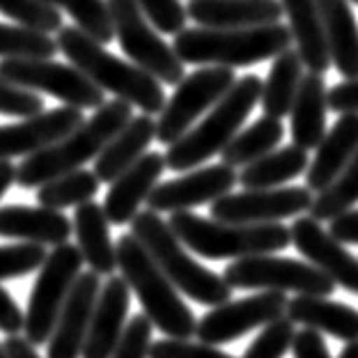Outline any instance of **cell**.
<instances>
[{"label": "cell", "mask_w": 358, "mask_h": 358, "mask_svg": "<svg viewBox=\"0 0 358 358\" xmlns=\"http://www.w3.org/2000/svg\"><path fill=\"white\" fill-rule=\"evenodd\" d=\"M131 120V103L124 99H113L99 106L94 115L85 120L76 131L64 136L62 141L30 154L16 166V184L23 189H39L51 179L80 170L87 161H94L101 150L120 134Z\"/></svg>", "instance_id": "cell-1"}, {"label": "cell", "mask_w": 358, "mask_h": 358, "mask_svg": "<svg viewBox=\"0 0 358 358\" xmlns=\"http://www.w3.org/2000/svg\"><path fill=\"white\" fill-rule=\"evenodd\" d=\"M60 53L80 69L83 74L99 85L103 92H113L115 99H124L138 106L148 115L161 113L166 106L164 83L154 78L150 71L141 69L134 62H127L108 53L103 44L94 42L76 26H62L58 32Z\"/></svg>", "instance_id": "cell-2"}, {"label": "cell", "mask_w": 358, "mask_h": 358, "mask_svg": "<svg viewBox=\"0 0 358 358\" xmlns=\"http://www.w3.org/2000/svg\"><path fill=\"white\" fill-rule=\"evenodd\" d=\"M294 42L289 26L271 23L255 28H184L175 35L173 48L184 64L248 67L271 60Z\"/></svg>", "instance_id": "cell-3"}, {"label": "cell", "mask_w": 358, "mask_h": 358, "mask_svg": "<svg viewBox=\"0 0 358 358\" xmlns=\"http://www.w3.org/2000/svg\"><path fill=\"white\" fill-rule=\"evenodd\" d=\"M117 268L124 275L131 292H136L145 315L168 338L189 340L195 336L198 320L168 275L154 262L148 248L131 232L117 239Z\"/></svg>", "instance_id": "cell-4"}, {"label": "cell", "mask_w": 358, "mask_h": 358, "mask_svg": "<svg viewBox=\"0 0 358 358\" xmlns=\"http://www.w3.org/2000/svg\"><path fill=\"white\" fill-rule=\"evenodd\" d=\"M168 225L186 248L207 259L266 255L292 243V230L282 223H225L191 211H173Z\"/></svg>", "instance_id": "cell-5"}, {"label": "cell", "mask_w": 358, "mask_h": 358, "mask_svg": "<svg viewBox=\"0 0 358 358\" xmlns=\"http://www.w3.org/2000/svg\"><path fill=\"white\" fill-rule=\"evenodd\" d=\"M131 234L148 248V253L168 275L170 282L195 303L216 308L230 301L232 287L225 282L223 275L195 262L186 253L182 239L173 232V227L159 216V211H138L131 221Z\"/></svg>", "instance_id": "cell-6"}, {"label": "cell", "mask_w": 358, "mask_h": 358, "mask_svg": "<svg viewBox=\"0 0 358 358\" xmlns=\"http://www.w3.org/2000/svg\"><path fill=\"white\" fill-rule=\"evenodd\" d=\"M262 87L264 83L255 74L237 80L198 127L186 131L179 141L170 145L166 152L168 168L175 173H186V170L221 154L227 148V143L239 134L241 124L255 108V103L262 99Z\"/></svg>", "instance_id": "cell-7"}, {"label": "cell", "mask_w": 358, "mask_h": 358, "mask_svg": "<svg viewBox=\"0 0 358 358\" xmlns=\"http://www.w3.org/2000/svg\"><path fill=\"white\" fill-rule=\"evenodd\" d=\"M83 253L74 243H60L51 250L46 262L39 268V275L32 287V294L26 310V338L32 345H44L51 340L53 329L58 324L64 301L69 299L71 287L83 273Z\"/></svg>", "instance_id": "cell-8"}, {"label": "cell", "mask_w": 358, "mask_h": 358, "mask_svg": "<svg viewBox=\"0 0 358 358\" xmlns=\"http://www.w3.org/2000/svg\"><path fill=\"white\" fill-rule=\"evenodd\" d=\"M223 278L232 289L296 292V294L308 296H331L336 292V282L322 268L273 253L234 259L232 264L225 266Z\"/></svg>", "instance_id": "cell-9"}, {"label": "cell", "mask_w": 358, "mask_h": 358, "mask_svg": "<svg viewBox=\"0 0 358 358\" xmlns=\"http://www.w3.org/2000/svg\"><path fill=\"white\" fill-rule=\"evenodd\" d=\"M115 39L129 60L141 69L150 71L161 83L179 85L184 80V62L179 60L173 46H168L159 32L150 26L148 14L138 0H108Z\"/></svg>", "instance_id": "cell-10"}, {"label": "cell", "mask_w": 358, "mask_h": 358, "mask_svg": "<svg viewBox=\"0 0 358 358\" xmlns=\"http://www.w3.org/2000/svg\"><path fill=\"white\" fill-rule=\"evenodd\" d=\"M0 76L10 83L32 90V92H46L55 96L64 106L76 108H99L103 106V90L92 83L83 71L74 64L55 62L53 58H10L0 60Z\"/></svg>", "instance_id": "cell-11"}, {"label": "cell", "mask_w": 358, "mask_h": 358, "mask_svg": "<svg viewBox=\"0 0 358 358\" xmlns=\"http://www.w3.org/2000/svg\"><path fill=\"white\" fill-rule=\"evenodd\" d=\"M234 83H237L234 71L230 67H218V64L184 76L159 115L157 141L164 145L179 141L186 131H191V124L202 113L211 110L230 92Z\"/></svg>", "instance_id": "cell-12"}, {"label": "cell", "mask_w": 358, "mask_h": 358, "mask_svg": "<svg viewBox=\"0 0 358 358\" xmlns=\"http://www.w3.org/2000/svg\"><path fill=\"white\" fill-rule=\"evenodd\" d=\"M289 299L285 292L264 289L255 296H246L239 301H227L221 303L202 317L195 329L200 343L207 345H225L232 343L248 331L266 327L268 322L287 315Z\"/></svg>", "instance_id": "cell-13"}, {"label": "cell", "mask_w": 358, "mask_h": 358, "mask_svg": "<svg viewBox=\"0 0 358 358\" xmlns=\"http://www.w3.org/2000/svg\"><path fill=\"white\" fill-rule=\"evenodd\" d=\"M308 186H278V189H246L227 193L211 202V218L225 223H280L313 207Z\"/></svg>", "instance_id": "cell-14"}, {"label": "cell", "mask_w": 358, "mask_h": 358, "mask_svg": "<svg viewBox=\"0 0 358 358\" xmlns=\"http://www.w3.org/2000/svg\"><path fill=\"white\" fill-rule=\"evenodd\" d=\"M239 182L237 170L227 164L207 166L193 173L170 179V182L157 184L150 193L148 205L154 211H189L193 207L207 205V202H216L232 191V186Z\"/></svg>", "instance_id": "cell-15"}, {"label": "cell", "mask_w": 358, "mask_h": 358, "mask_svg": "<svg viewBox=\"0 0 358 358\" xmlns=\"http://www.w3.org/2000/svg\"><path fill=\"white\" fill-rule=\"evenodd\" d=\"M83 122V108L60 106V108L37 113L32 117H23L16 124H3L0 127V159H26L30 154L62 141L64 136L76 131Z\"/></svg>", "instance_id": "cell-16"}, {"label": "cell", "mask_w": 358, "mask_h": 358, "mask_svg": "<svg viewBox=\"0 0 358 358\" xmlns=\"http://www.w3.org/2000/svg\"><path fill=\"white\" fill-rule=\"evenodd\" d=\"M292 243L308 262L322 268L343 289L358 294V259L320 225L313 216H299L292 223Z\"/></svg>", "instance_id": "cell-17"}, {"label": "cell", "mask_w": 358, "mask_h": 358, "mask_svg": "<svg viewBox=\"0 0 358 358\" xmlns=\"http://www.w3.org/2000/svg\"><path fill=\"white\" fill-rule=\"evenodd\" d=\"M99 273L92 268L78 275L76 285L71 287L69 299L64 301L58 324L53 329V336L48 340V358H80L87 340L90 322L101 292Z\"/></svg>", "instance_id": "cell-18"}, {"label": "cell", "mask_w": 358, "mask_h": 358, "mask_svg": "<svg viewBox=\"0 0 358 358\" xmlns=\"http://www.w3.org/2000/svg\"><path fill=\"white\" fill-rule=\"evenodd\" d=\"M129 303H131V287L124 275H110L96 299L80 358H113L127 329Z\"/></svg>", "instance_id": "cell-19"}, {"label": "cell", "mask_w": 358, "mask_h": 358, "mask_svg": "<svg viewBox=\"0 0 358 358\" xmlns=\"http://www.w3.org/2000/svg\"><path fill=\"white\" fill-rule=\"evenodd\" d=\"M168 168L166 164V154L159 152H148L145 157H141L136 164L124 170L115 182L110 184L108 193L103 200V211L108 216V221L113 225H124L131 223L141 202L150 198V193L154 191V186L159 184L161 175Z\"/></svg>", "instance_id": "cell-20"}, {"label": "cell", "mask_w": 358, "mask_h": 358, "mask_svg": "<svg viewBox=\"0 0 358 358\" xmlns=\"http://www.w3.org/2000/svg\"><path fill=\"white\" fill-rule=\"evenodd\" d=\"M189 19L202 28H255L280 23L278 0H189Z\"/></svg>", "instance_id": "cell-21"}, {"label": "cell", "mask_w": 358, "mask_h": 358, "mask_svg": "<svg viewBox=\"0 0 358 358\" xmlns=\"http://www.w3.org/2000/svg\"><path fill=\"white\" fill-rule=\"evenodd\" d=\"M71 234H74V221H69L58 209H48L42 205L0 207V237L5 239L60 246V243H67Z\"/></svg>", "instance_id": "cell-22"}, {"label": "cell", "mask_w": 358, "mask_h": 358, "mask_svg": "<svg viewBox=\"0 0 358 358\" xmlns=\"http://www.w3.org/2000/svg\"><path fill=\"white\" fill-rule=\"evenodd\" d=\"M358 152V113H343L340 120L329 129L313 164L306 170V186L320 193L349 166Z\"/></svg>", "instance_id": "cell-23"}, {"label": "cell", "mask_w": 358, "mask_h": 358, "mask_svg": "<svg viewBox=\"0 0 358 358\" xmlns=\"http://www.w3.org/2000/svg\"><path fill=\"white\" fill-rule=\"evenodd\" d=\"M280 3L301 60L315 74H327L333 60L317 0H280Z\"/></svg>", "instance_id": "cell-24"}, {"label": "cell", "mask_w": 358, "mask_h": 358, "mask_svg": "<svg viewBox=\"0 0 358 358\" xmlns=\"http://www.w3.org/2000/svg\"><path fill=\"white\" fill-rule=\"evenodd\" d=\"M287 317L294 324H303L306 329L354 343L358 340V310L343 301H333L329 296H308L296 294L287 303Z\"/></svg>", "instance_id": "cell-25"}, {"label": "cell", "mask_w": 358, "mask_h": 358, "mask_svg": "<svg viewBox=\"0 0 358 358\" xmlns=\"http://www.w3.org/2000/svg\"><path fill=\"white\" fill-rule=\"evenodd\" d=\"M329 90L322 74H303L294 106H292V141L299 148L317 150L327 136Z\"/></svg>", "instance_id": "cell-26"}, {"label": "cell", "mask_w": 358, "mask_h": 358, "mask_svg": "<svg viewBox=\"0 0 358 358\" xmlns=\"http://www.w3.org/2000/svg\"><path fill=\"white\" fill-rule=\"evenodd\" d=\"M157 138V122L152 115H138L129 120L124 129L101 150L94 159V173L106 184H113L115 179L129 170L141 157L148 154L150 143Z\"/></svg>", "instance_id": "cell-27"}, {"label": "cell", "mask_w": 358, "mask_h": 358, "mask_svg": "<svg viewBox=\"0 0 358 358\" xmlns=\"http://www.w3.org/2000/svg\"><path fill=\"white\" fill-rule=\"evenodd\" d=\"M74 234L76 243L83 253V259L94 273L110 275L117 268V246H113L108 216L96 202H83L74 214Z\"/></svg>", "instance_id": "cell-28"}, {"label": "cell", "mask_w": 358, "mask_h": 358, "mask_svg": "<svg viewBox=\"0 0 358 358\" xmlns=\"http://www.w3.org/2000/svg\"><path fill=\"white\" fill-rule=\"evenodd\" d=\"M331 60L345 78H358V23L349 0H317Z\"/></svg>", "instance_id": "cell-29"}, {"label": "cell", "mask_w": 358, "mask_h": 358, "mask_svg": "<svg viewBox=\"0 0 358 358\" xmlns=\"http://www.w3.org/2000/svg\"><path fill=\"white\" fill-rule=\"evenodd\" d=\"M301 80H303V60H301V55L292 51V48L275 55L264 80L262 99H259L264 115L278 120L289 115Z\"/></svg>", "instance_id": "cell-30"}, {"label": "cell", "mask_w": 358, "mask_h": 358, "mask_svg": "<svg viewBox=\"0 0 358 358\" xmlns=\"http://www.w3.org/2000/svg\"><path fill=\"white\" fill-rule=\"evenodd\" d=\"M308 166V152L299 145H287L241 168L239 184L243 189H278L280 184L306 173Z\"/></svg>", "instance_id": "cell-31"}, {"label": "cell", "mask_w": 358, "mask_h": 358, "mask_svg": "<svg viewBox=\"0 0 358 358\" xmlns=\"http://www.w3.org/2000/svg\"><path fill=\"white\" fill-rule=\"evenodd\" d=\"M285 136L282 122L278 117H259L248 129H243L237 136L227 143V148L221 152L223 164L232 168H246L253 161L266 157L268 152H273L280 145Z\"/></svg>", "instance_id": "cell-32"}, {"label": "cell", "mask_w": 358, "mask_h": 358, "mask_svg": "<svg viewBox=\"0 0 358 358\" xmlns=\"http://www.w3.org/2000/svg\"><path fill=\"white\" fill-rule=\"evenodd\" d=\"M101 179L96 173L90 170H74V173L60 175L39 186L37 202L48 209H64V207H78L83 202H90L99 191Z\"/></svg>", "instance_id": "cell-33"}, {"label": "cell", "mask_w": 358, "mask_h": 358, "mask_svg": "<svg viewBox=\"0 0 358 358\" xmlns=\"http://www.w3.org/2000/svg\"><path fill=\"white\" fill-rule=\"evenodd\" d=\"M358 202V152L349 166L333 182L315 195L310 216L317 221H333L336 216L354 209Z\"/></svg>", "instance_id": "cell-34"}, {"label": "cell", "mask_w": 358, "mask_h": 358, "mask_svg": "<svg viewBox=\"0 0 358 358\" xmlns=\"http://www.w3.org/2000/svg\"><path fill=\"white\" fill-rule=\"evenodd\" d=\"M46 3L67 12L74 19L76 28L83 30L94 42L110 44L115 39L108 0H46Z\"/></svg>", "instance_id": "cell-35"}, {"label": "cell", "mask_w": 358, "mask_h": 358, "mask_svg": "<svg viewBox=\"0 0 358 358\" xmlns=\"http://www.w3.org/2000/svg\"><path fill=\"white\" fill-rule=\"evenodd\" d=\"M60 51L58 39L48 32L32 30L26 26L0 23V60L10 58H53Z\"/></svg>", "instance_id": "cell-36"}, {"label": "cell", "mask_w": 358, "mask_h": 358, "mask_svg": "<svg viewBox=\"0 0 358 358\" xmlns=\"http://www.w3.org/2000/svg\"><path fill=\"white\" fill-rule=\"evenodd\" d=\"M0 14L19 26L53 35L62 30V14L46 0H0Z\"/></svg>", "instance_id": "cell-37"}, {"label": "cell", "mask_w": 358, "mask_h": 358, "mask_svg": "<svg viewBox=\"0 0 358 358\" xmlns=\"http://www.w3.org/2000/svg\"><path fill=\"white\" fill-rule=\"evenodd\" d=\"M294 322L287 315H282L262 327L257 338L248 345L243 358H285V354L292 349V343H294Z\"/></svg>", "instance_id": "cell-38"}, {"label": "cell", "mask_w": 358, "mask_h": 358, "mask_svg": "<svg viewBox=\"0 0 358 358\" xmlns=\"http://www.w3.org/2000/svg\"><path fill=\"white\" fill-rule=\"evenodd\" d=\"M48 253L44 250V243L21 241L12 246H0V282L21 278L37 268H42Z\"/></svg>", "instance_id": "cell-39"}, {"label": "cell", "mask_w": 358, "mask_h": 358, "mask_svg": "<svg viewBox=\"0 0 358 358\" xmlns=\"http://www.w3.org/2000/svg\"><path fill=\"white\" fill-rule=\"evenodd\" d=\"M44 99L37 92L26 87H19L0 76V115L32 117L37 113H44Z\"/></svg>", "instance_id": "cell-40"}, {"label": "cell", "mask_w": 358, "mask_h": 358, "mask_svg": "<svg viewBox=\"0 0 358 358\" xmlns=\"http://www.w3.org/2000/svg\"><path fill=\"white\" fill-rule=\"evenodd\" d=\"M138 5L143 7V12L148 14V19L152 21V26L159 32L166 35H177L186 26V7L179 0H138Z\"/></svg>", "instance_id": "cell-41"}, {"label": "cell", "mask_w": 358, "mask_h": 358, "mask_svg": "<svg viewBox=\"0 0 358 358\" xmlns=\"http://www.w3.org/2000/svg\"><path fill=\"white\" fill-rule=\"evenodd\" d=\"M152 327L148 315H134L131 322L127 324L124 336L115 349L113 358H150L152 349Z\"/></svg>", "instance_id": "cell-42"}, {"label": "cell", "mask_w": 358, "mask_h": 358, "mask_svg": "<svg viewBox=\"0 0 358 358\" xmlns=\"http://www.w3.org/2000/svg\"><path fill=\"white\" fill-rule=\"evenodd\" d=\"M150 358H234V356L221 352L216 345L168 338V340H157V343H152Z\"/></svg>", "instance_id": "cell-43"}, {"label": "cell", "mask_w": 358, "mask_h": 358, "mask_svg": "<svg viewBox=\"0 0 358 358\" xmlns=\"http://www.w3.org/2000/svg\"><path fill=\"white\" fill-rule=\"evenodd\" d=\"M292 352H294V358H331L322 333L315 329L299 331L294 336V343H292Z\"/></svg>", "instance_id": "cell-44"}, {"label": "cell", "mask_w": 358, "mask_h": 358, "mask_svg": "<svg viewBox=\"0 0 358 358\" xmlns=\"http://www.w3.org/2000/svg\"><path fill=\"white\" fill-rule=\"evenodd\" d=\"M26 329V315L5 287H0V331L7 336H19Z\"/></svg>", "instance_id": "cell-45"}, {"label": "cell", "mask_w": 358, "mask_h": 358, "mask_svg": "<svg viewBox=\"0 0 358 358\" xmlns=\"http://www.w3.org/2000/svg\"><path fill=\"white\" fill-rule=\"evenodd\" d=\"M329 108L336 113H358V78H347L329 90Z\"/></svg>", "instance_id": "cell-46"}, {"label": "cell", "mask_w": 358, "mask_h": 358, "mask_svg": "<svg viewBox=\"0 0 358 358\" xmlns=\"http://www.w3.org/2000/svg\"><path fill=\"white\" fill-rule=\"evenodd\" d=\"M329 232L343 243H358V209H349L333 218Z\"/></svg>", "instance_id": "cell-47"}, {"label": "cell", "mask_w": 358, "mask_h": 358, "mask_svg": "<svg viewBox=\"0 0 358 358\" xmlns=\"http://www.w3.org/2000/svg\"><path fill=\"white\" fill-rule=\"evenodd\" d=\"M5 356L7 358H42L37 354L35 345L30 343L26 336H7V340L3 343Z\"/></svg>", "instance_id": "cell-48"}, {"label": "cell", "mask_w": 358, "mask_h": 358, "mask_svg": "<svg viewBox=\"0 0 358 358\" xmlns=\"http://www.w3.org/2000/svg\"><path fill=\"white\" fill-rule=\"evenodd\" d=\"M16 182V166L10 164V159H0V198L10 191V186Z\"/></svg>", "instance_id": "cell-49"}, {"label": "cell", "mask_w": 358, "mask_h": 358, "mask_svg": "<svg viewBox=\"0 0 358 358\" xmlns=\"http://www.w3.org/2000/svg\"><path fill=\"white\" fill-rule=\"evenodd\" d=\"M340 358H358V340H354V343H347V347L343 349Z\"/></svg>", "instance_id": "cell-50"}, {"label": "cell", "mask_w": 358, "mask_h": 358, "mask_svg": "<svg viewBox=\"0 0 358 358\" xmlns=\"http://www.w3.org/2000/svg\"><path fill=\"white\" fill-rule=\"evenodd\" d=\"M0 358H7V356H5V349H3V345H0Z\"/></svg>", "instance_id": "cell-51"}, {"label": "cell", "mask_w": 358, "mask_h": 358, "mask_svg": "<svg viewBox=\"0 0 358 358\" xmlns=\"http://www.w3.org/2000/svg\"><path fill=\"white\" fill-rule=\"evenodd\" d=\"M349 3H354V5H358V0H349Z\"/></svg>", "instance_id": "cell-52"}]
</instances>
